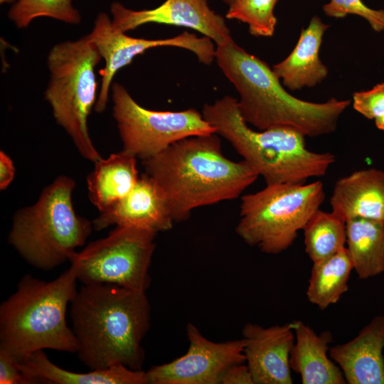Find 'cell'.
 <instances>
[{
  "label": "cell",
  "instance_id": "obj_1",
  "mask_svg": "<svg viewBox=\"0 0 384 384\" xmlns=\"http://www.w3.org/2000/svg\"><path fill=\"white\" fill-rule=\"evenodd\" d=\"M76 354L90 370L123 365L142 370V342L150 327L146 292L107 283L82 284L70 304Z\"/></svg>",
  "mask_w": 384,
  "mask_h": 384
},
{
  "label": "cell",
  "instance_id": "obj_2",
  "mask_svg": "<svg viewBox=\"0 0 384 384\" xmlns=\"http://www.w3.org/2000/svg\"><path fill=\"white\" fill-rule=\"evenodd\" d=\"M142 161L176 223L186 220L195 208L238 198L259 176L244 160L223 155L216 133L183 139Z\"/></svg>",
  "mask_w": 384,
  "mask_h": 384
},
{
  "label": "cell",
  "instance_id": "obj_3",
  "mask_svg": "<svg viewBox=\"0 0 384 384\" xmlns=\"http://www.w3.org/2000/svg\"><path fill=\"white\" fill-rule=\"evenodd\" d=\"M215 60L239 93L238 107L242 117L260 131L284 126L305 137L330 134L351 104L349 100L331 98L317 103L294 97L267 63L247 53L233 39L216 46Z\"/></svg>",
  "mask_w": 384,
  "mask_h": 384
},
{
  "label": "cell",
  "instance_id": "obj_4",
  "mask_svg": "<svg viewBox=\"0 0 384 384\" xmlns=\"http://www.w3.org/2000/svg\"><path fill=\"white\" fill-rule=\"evenodd\" d=\"M77 280L71 266L50 282L23 275L0 305V351L17 359L44 349L76 353L78 341L66 313Z\"/></svg>",
  "mask_w": 384,
  "mask_h": 384
},
{
  "label": "cell",
  "instance_id": "obj_5",
  "mask_svg": "<svg viewBox=\"0 0 384 384\" xmlns=\"http://www.w3.org/2000/svg\"><path fill=\"white\" fill-rule=\"evenodd\" d=\"M202 114L225 139L266 185L305 183L313 177L324 176L336 161L330 152L309 150L305 136L284 126L255 131L242 117L238 100L225 95L203 107Z\"/></svg>",
  "mask_w": 384,
  "mask_h": 384
},
{
  "label": "cell",
  "instance_id": "obj_6",
  "mask_svg": "<svg viewBox=\"0 0 384 384\" xmlns=\"http://www.w3.org/2000/svg\"><path fill=\"white\" fill-rule=\"evenodd\" d=\"M74 187L70 177L58 176L34 205L14 216L9 242L36 269L50 270L70 261L91 233L92 223L74 210Z\"/></svg>",
  "mask_w": 384,
  "mask_h": 384
},
{
  "label": "cell",
  "instance_id": "obj_7",
  "mask_svg": "<svg viewBox=\"0 0 384 384\" xmlns=\"http://www.w3.org/2000/svg\"><path fill=\"white\" fill-rule=\"evenodd\" d=\"M102 59L88 35L55 44L47 58L46 100L80 154L94 164L102 157L90 137L87 119L97 101L95 69Z\"/></svg>",
  "mask_w": 384,
  "mask_h": 384
},
{
  "label": "cell",
  "instance_id": "obj_8",
  "mask_svg": "<svg viewBox=\"0 0 384 384\" xmlns=\"http://www.w3.org/2000/svg\"><path fill=\"white\" fill-rule=\"evenodd\" d=\"M325 199L324 185L277 183L242 196L236 233L250 246L276 255L289 248Z\"/></svg>",
  "mask_w": 384,
  "mask_h": 384
},
{
  "label": "cell",
  "instance_id": "obj_9",
  "mask_svg": "<svg viewBox=\"0 0 384 384\" xmlns=\"http://www.w3.org/2000/svg\"><path fill=\"white\" fill-rule=\"evenodd\" d=\"M156 233L117 226L109 235L91 242L70 262L82 284L107 283L146 292Z\"/></svg>",
  "mask_w": 384,
  "mask_h": 384
},
{
  "label": "cell",
  "instance_id": "obj_10",
  "mask_svg": "<svg viewBox=\"0 0 384 384\" xmlns=\"http://www.w3.org/2000/svg\"><path fill=\"white\" fill-rule=\"evenodd\" d=\"M113 117L123 150L142 160L183 139L215 133V128L195 109L156 111L144 108L118 82L111 89Z\"/></svg>",
  "mask_w": 384,
  "mask_h": 384
},
{
  "label": "cell",
  "instance_id": "obj_11",
  "mask_svg": "<svg viewBox=\"0 0 384 384\" xmlns=\"http://www.w3.org/2000/svg\"><path fill=\"white\" fill-rule=\"evenodd\" d=\"M87 35L105 62V66L101 70L100 89L95 105V110L98 113L102 112L107 107L114 75L136 56L149 49L164 46L186 49L206 65H210L215 59L213 41L206 36L198 37L195 33L186 31L174 37L161 39L134 38L115 29L109 16L103 12L97 14L92 30Z\"/></svg>",
  "mask_w": 384,
  "mask_h": 384
},
{
  "label": "cell",
  "instance_id": "obj_12",
  "mask_svg": "<svg viewBox=\"0 0 384 384\" xmlns=\"http://www.w3.org/2000/svg\"><path fill=\"white\" fill-rule=\"evenodd\" d=\"M187 352L146 371L149 384H220L231 366L245 363L243 339L214 342L190 323L186 326Z\"/></svg>",
  "mask_w": 384,
  "mask_h": 384
},
{
  "label": "cell",
  "instance_id": "obj_13",
  "mask_svg": "<svg viewBox=\"0 0 384 384\" xmlns=\"http://www.w3.org/2000/svg\"><path fill=\"white\" fill-rule=\"evenodd\" d=\"M112 26L122 32L149 23L186 27L202 33L216 46L233 39L224 18L213 11L208 0H166L159 6L133 10L115 1L111 4Z\"/></svg>",
  "mask_w": 384,
  "mask_h": 384
},
{
  "label": "cell",
  "instance_id": "obj_14",
  "mask_svg": "<svg viewBox=\"0 0 384 384\" xmlns=\"http://www.w3.org/2000/svg\"><path fill=\"white\" fill-rule=\"evenodd\" d=\"M294 321L264 328L247 323L242 330L245 363L254 384H292L289 353L295 340Z\"/></svg>",
  "mask_w": 384,
  "mask_h": 384
},
{
  "label": "cell",
  "instance_id": "obj_15",
  "mask_svg": "<svg viewBox=\"0 0 384 384\" xmlns=\"http://www.w3.org/2000/svg\"><path fill=\"white\" fill-rule=\"evenodd\" d=\"M172 218L167 200L156 182L148 174L139 177L133 189L100 214L92 222L100 230L112 225L155 233L170 230Z\"/></svg>",
  "mask_w": 384,
  "mask_h": 384
},
{
  "label": "cell",
  "instance_id": "obj_16",
  "mask_svg": "<svg viewBox=\"0 0 384 384\" xmlns=\"http://www.w3.org/2000/svg\"><path fill=\"white\" fill-rule=\"evenodd\" d=\"M384 316H376L352 340L329 348L346 383L384 384Z\"/></svg>",
  "mask_w": 384,
  "mask_h": 384
},
{
  "label": "cell",
  "instance_id": "obj_17",
  "mask_svg": "<svg viewBox=\"0 0 384 384\" xmlns=\"http://www.w3.org/2000/svg\"><path fill=\"white\" fill-rule=\"evenodd\" d=\"M330 205L345 221L358 218L384 223V172L361 169L339 178Z\"/></svg>",
  "mask_w": 384,
  "mask_h": 384
},
{
  "label": "cell",
  "instance_id": "obj_18",
  "mask_svg": "<svg viewBox=\"0 0 384 384\" xmlns=\"http://www.w3.org/2000/svg\"><path fill=\"white\" fill-rule=\"evenodd\" d=\"M295 340L289 353L291 370L303 384H345L338 366L328 356L333 336L330 331L317 334L309 326L295 320Z\"/></svg>",
  "mask_w": 384,
  "mask_h": 384
},
{
  "label": "cell",
  "instance_id": "obj_19",
  "mask_svg": "<svg viewBox=\"0 0 384 384\" xmlns=\"http://www.w3.org/2000/svg\"><path fill=\"white\" fill-rule=\"evenodd\" d=\"M23 373L31 383L53 384H149L146 371L123 365L75 373L53 363L43 352L36 351L18 359Z\"/></svg>",
  "mask_w": 384,
  "mask_h": 384
},
{
  "label": "cell",
  "instance_id": "obj_20",
  "mask_svg": "<svg viewBox=\"0 0 384 384\" xmlns=\"http://www.w3.org/2000/svg\"><path fill=\"white\" fill-rule=\"evenodd\" d=\"M329 25L314 16L309 26L302 29L297 43L291 53L274 65L272 70L290 90L311 87L323 81L328 74L327 68L319 58L323 36Z\"/></svg>",
  "mask_w": 384,
  "mask_h": 384
},
{
  "label": "cell",
  "instance_id": "obj_21",
  "mask_svg": "<svg viewBox=\"0 0 384 384\" xmlns=\"http://www.w3.org/2000/svg\"><path fill=\"white\" fill-rule=\"evenodd\" d=\"M87 176L88 196L100 212L124 198L134 187L139 176L137 157L122 150L95 163Z\"/></svg>",
  "mask_w": 384,
  "mask_h": 384
},
{
  "label": "cell",
  "instance_id": "obj_22",
  "mask_svg": "<svg viewBox=\"0 0 384 384\" xmlns=\"http://www.w3.org/2000/svg\"><path fill=\"white\" fill-rule=\"evenodd\" d=\"M346 244L359 279L384 272V223L352 218L346 221Z\"/></svg>",
  "mask_w": 384,
  "mask_h": 384
},
{
  "label": "cell",
  "instance_id": "obj_23",
  "mask_svg": "<svg viewBox=\"0 0 384 384\" xmlns=\"http://www.w3.org/2000/svg\"><path fill=\"white\" fill-rule=\"evenodd\" d=\"M353 270L346 247L325 260L314 262L306 290L308 300L320 309L336 304L348 291Z\"/></svg>",
  "mask_w": 384,
  "mask_h": 384
},
{
  "label": "cell",
  "instance_id": "obj_24",
  "mask_svg": "<svg viewBox=\"0 0 384 384\" xmlns=\"http://www.w3.org/2000/svg\"><path fill=\"white\" fill-rule=\"evenodd\" d=\"M303 230L305 252L313 263L332 256L346 244V221L332 211L318 209Z\"/></svg>",
  "mask_w": 384,
  "mask_h": 384
},
{
  "label": "cell",
  "instance_id": "obj_25",
  "mask_svg": "<svg viewBox=\"0 0 384 384\" xmlns=\"http://www.w3.org/2000/svg\"><path fill=\"white\" fill-rule=\"evenodd\" d=\"M50 17L70 24L81 21L72 0H18L8 12L9 18L18 28L27 27L38 17Z\"/></svg>",
  "mask_w": 384,
  "mask_h": 384
},
{
  "label": "cell",
  "instance_id": "obj_26",
  "mask_svg": "<svg viewBox=\"0 0 384 384\" xmlns=\"http://www.w3.org/2000/svg\"><path fill=\"white\" fill-rule=\"evenodd\" d=\"M277 1L237 0L229 6L225 17L247 23L252 36L271 37L277 23L274 9Z\"/></svg>",
  "mask_w": 384,
  "mask_h": 384
},
{
  "label": "cell",
  "instance_id": "obj_27",
  "mask_svg": "<svg viewBox=\"0 0 384 384\" xmlns=\"http://www.w3.org/2000/svg\"><path fill=\"white\" fill-rule=\"evenodd\" d=\"M326 15L343 18L354 14L365 18L377 32L384 30V10H375L368 7L361 0H330L323 6Z\"/></svg>",
  "mask_w": 384,
  "mask_h": 384
},
{
  "label": "cell",
  "instance_id": "obj_28",
  "mask_svg": "<svg viewBox=\"0 0 384 384\" xmlns=\"http://www.w3.org/2000/svg\"><path fill=\"white\" fill-rule=\"evenodd\" d=\"M353 108L365 117L373 119L384 116V82L367 91L353 95Z\"/></svg>",
  "mask_w": 384,
  "mask_h": 384
},
{
  "label": "cell",
  "instance_id": "obj_29",
  "mask_svg": "<svg viewBox=\"0 0 384 384\" xmlns=\"http://www.w3.org/2000/svg\"><path fill=\"white\" fill-rule=\"evenodd\" d=\"M0 383L31 384L21 371L17 358L0 351Z\"/></svg>",
  "mask_w": 384,
  "mask_h": 384
},
{
  "label": "cell",
  "instance_id": "obj_30",
  "mask_svg": "<svg viewBox=\"0 0 384 384\" xmlns=\"http://www.w3.org/2000/svg\"><path fill=\"white\" fill-rule=\"evenodd\" d=\"M220 384H254L251 373L245 363L230 366L223 373Z\"/></svg>",
  "mask_w": 384,
  "mask_h": 384
},
{
  "label": "cell",
  "instance_id": "obj_31",
  "mask_svg": "<svg viewBox=\"0 0 384 384\" xmlns=\"http://www.w3.org/2000/svg\"><path fill=\"white\" fill-rule=\"evenodd\" d=\"M15 168L11 158L3 151L0 152V188L5 189L13 181Z\"/></svg>",
  "mask_w": 384,
  "mask_h": 384
},
{
  "label": "cell",
  "instance_id": "obj_32",
  "mask_svg": "<svg viewBox=\"0 0 384 384\" xmlns=\"http://www.w3.org/2000/svg\"><path fill=\"white\" fill-rule=\"evenodd\" d=\"M375 120V125L376 127L381 129V130H383L384 131V116L380 117V118H378Z\"/></svg>",
  "mask_w": 384,
  "mask_h": 384
},
{
  "label": "cell",
  "instance_id": "obj_33",
  "mask_svg": "<svg viewBox=\"0 0 384 384\" xmlns=\"http://www.w3.org/2000/svg\"><path fill=\"white\" fill-rule=\"evenodd\" d=\"M237 0H223V1L228 6L233 4Z\"/></svg>",
  "mask_w": 384,
  "mask_h": 384
},
{
  "label": "cell",
  "instance_id": "obj_34",
  "mask_svg": "<svg viewBox=\"0 0 384 384\" xmlns=\"http://www.w3.org/2000/svg\"><path fill=\"white\" fill-rule=\"evenodd\" d=\"M11 0H0L1 3H6V2H9L11 1Z\"/></svg>",
  "mask_w": 384,
  "mask_h": 384
}]
</instances>
